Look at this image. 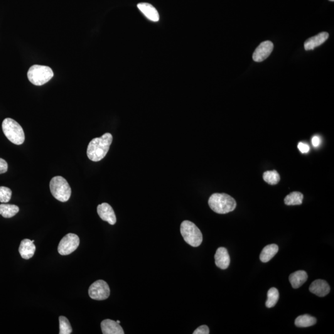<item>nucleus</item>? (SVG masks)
Returning <instances> with one entry per match:
<instances>
[{
  "label": "nucleus",
  "instance_id": "c756f323",
  "mask_svg": "<svg viewBox=\"0 0 334 334\" xmlns=\"http://www.w3.org/2000/svg\"><path fill=\"white\" fill-rule=\"evenodd\" d=\"M117 323H119V324L120 323V321H117Z\"/></svg>",
  "mask_w": 334,
  "mask_h": 334
},
{
  "label": "nucleus",
  "instance_id": "aec40b11",
  "mask_svg": "<svg viewBox=\"0 0 334 334\" xmlns=\"http://www.w3.org/2000/svg\"><path fill=\"white\" fill-rule=\"evenodd\" d=\"M316 319L314 317L308 315V314H304V315L297 317L294 324L299 328H308V327L314 326L316 324Z\"/></svg>",
  "mask_w": 334,
  "mask_h": 334
},
{
  "label": "nucleus",
  "instance_id": "2eb2a0df",
  "mask_svg": "<svg viewBox=\"0 0 334 334\" xmlns=\"http://www.w3.org/2000/svg\"><path fill=\"white\" fill-rule=\"evenodd\" d=\"M36 247L33 241L24 239L19 246V252L24 259H29L33 257L35 253Z\"/></svg>",
  "mask_w": 334,
  "mask_h": 334
},
{
  "label": "nucleus",
  "instance_id": "c85d7f7f",
  "mask_svg": "<svg viewBox=\"0 0 334 334\" xmlns=\"http://www.w3.org/2000/svg\"><path fill=\"white\" fill-rule=\"evenodd\" d=\"M312 144L314 147H318L321 144V139L318 136H314L311 139Z\"/></svg>",
  "mask_w": 334,
  "mask_h": 334
},
{
  "label": "nucleus",
  "instance_id": "4be33fe9",
  "mask_svg": "<svg viewBox=\"0 0 334 334\" xmlns=\"http://www.w3.org/2000/svg\"><path fill=\"white\" fill-rule=\"evenodd\" d=\"M279 298V292L278 290L274 288V287L269 289V291L267 292V300L266 303L267 308H271L276 306Z\"/></svg>",
  "mask_w": 334,
  "mask_h": 334
},
{
  "label": "nucleus",
  "instance_id": "ddd939ff",
  "mask_svg": "<svg viewBox=\"0 0 334 334\" xmlns=\"http://www.w3.org/2000/svg\"><path fill=\"white\" fill-rule=\"evenodd\" d=\"M329 34L323 32L315 36L312 37L304 42V46L306 50H313L314 48L320 46L328 40L329 38Z\"/></svg>",
  "mask_w": 334,
  "mask_h": 334
},
{
  "label": "nucleus",
  "instance_id": "cd10ccee",
  "mask_svg": "<svg viewBox=\"0 0 334 334\" xmlns=\"http://www.w3.org/2000/svg\"><path fill=\"white\" fill-rule=\"evenodd\" d=\"M298 148L301 153H308L309 151V146L308 144L303 143V142H299Z\"/></svg>",
  "mask_w": 334,
  "mask_h": 334
},
{
  "label": "nucleus",
  "instance_id": "a878e982",
  "mask_svg": "<svg viewBox=\"0 0 334 334\" xmlns=\"http://www.w3.org/2000/svg\"><path fill=\"white\" fill-rule=\"evenodd\" d=\"M209 334V329L206 325L199 327L197 329H196L194 332L193 334Z\"/></svg>",
  "mask_w": 334,
  "mask_h": 334
},
{
  "label": "nucleus",
  "instance_id": "f03ea898",
  "mask_svg": "<svg viewBox=\"0 0 334 334\" xmlns=\"http://www.w3.org/2000/svg\"><path fill=\"white\" fill-rule=\"evenodd\" d=\"M211 209L220 214L232 212L237 207V202L232 196L225 193H214L208 201Z\"/></svg>",
  "mask_w": 334,
  "mask_h": 334
},
{
  "label": "nucleus",
  "instance_id": "5701e85b",
  "mask_svg": "<svg viewBox=\"0 0 334 334\" xmlns=\"http://www.w3.org/2000/svg\"><path fill=\"white\" fill-rule=\"evenodd\" d=\"M263 179L269 185H277L281 180V176L276 170L267 171L263 174Z\"/></svg>",
  "mask_w": 334,
  "mask_h": 334
},
{
  "label": "nucleus",
  "instance_id": "b1692460",
  "mask_svg": "<svg viewBox=\"0 0 334 334\" xmlns=\"http://www.w3.org/2000/svg\"><path fill=\"white\" fill-rule=\"evenodd\" d=\"M60 322V334H70L72 333L73 329L70 322L65 316H60L59 318Z\"/></svg>",
  "mask_w": 334,
  "mask_h": 334
},
{
  "label": "nucleus",
  "instance_id": "1a4fd4ad",
  "mask_svg": "<svg viewBox=\"0 0 334 334\" xmlns=\"http://www.w3.org/2000/svg\"><path fill=\"white\" fill-rule=\"evenodd\" d=\"M274 49V44L271 41L262 42L255 50L252 59L255 62H262L271 55Z\"/></svg>",
  "mask_w": 334,
  "mask_h": 334
},
{
  "label": "nucleus",
  "instance_id": "7c9ffc66",
  "mask_svg": "<svg viewBox=\"0 0 334 334\" xmlns=\"http://www.w3.org/2000/svg\"><path fill=\"white\" fill-rule=\"evenodd\" d=\"M329 1H334V0H329Z\"/></svg>",
  "mask_w": 334,
  "mask_h": 334
},
{
  "label": "nucleus",
  "instance_id": "f8f14e48",
  "mask_svg": "<svg viewBox=\"0 0 334 334\" xmlns=\"http://www.w3.org/2000/svg\"><path fill=\"white\" fill-rule=\"evenodd\" d=\"M215 264L222 269H227L230 263V257L226 248H218L215 254Z\"/></svg>",
  "mask_w": 334,
  "mask_h": 334
},
{
  "label": "nucleus",
  "instance_id": "7ed1b4c3",
  "mask_svg": "<svg viewBox=\"0 0 334 334\" xmlns=\"http://www.w3.org/2000/svg\"><path fill=\"white\" fill-rule=\"evenodd\" d=\"M2 129L5 136L12 143L21 145L25 141V134L21 125L15 120L9 118L3 120Z\"/></svg>",
  "mask_w": 334,
  "mask_h": 334
},
{
  "label": "nucleus",
  "instance_id": "9b49d317",
  "mask_svg": "<svg viewBox=\"0 0 334 334\" xmlns=\"http://www.w3.org/2000/svg\"><path fill=\"white\" fill-rule=\"evenodd\" d=\"M330 286L328 282L324 280H316L311 284L309 287V291L312 293L316 294L319 297H324L330 292Z\"/></svg>",
  "mask_w": 334,
  "mask_h": 334
},
{
  "label": "nucleus",
  "instance_id": "f257e3e1",
  "mask_svg": "<svg viewBox=\"0 0 334 334\" xmlns=\"http://www.w3.org/2000/svg\"><path fill=\"white\" fill-rule=\"evenodd\" d=\"M112 141V135L109 132L104 134L102 137L93 139L88 145V158L93 162L101 161L109 152Z\"/></svg>",
  "mask_w": 334,
  "mask_h": 334
},
{
  "label": "nucleus",
  "instance_id": "a211bd4d",
  "mask_svg": "<svg viewBox=\"0 0 334 334\" xmlns=\"http://www.w3.org/2000/svg\"><path fill=\"white\" fill-rule=\"evenodd\" d=\"M279 251V247L276 244H272L266 246L262 250L260 254V260L262 262H267L273 258Z\"/></svg>",
  "mask_w": 334,
  "mask_h": 334
},
{
  "label": "nucleus",
  "instance_id": "6ab92c4d",
  "mask_svg": "<svg viewBox=\"0 0 334 334\" xmlns=\"http://www.w3.org/2000/svg\"><path fill=\"white\" fill-rule=\"evenodd\" d=\"M18 206L8 204H2L0 205V215L4 218H11L19 212Z\"/></svg>",
  "mask_w": 334,
  "mask_h": 334
},
{
  "label": "nucleus",
  "instance_id": "4468645a",
  "mask_svg": "<svg viewBox=\"0 0 334 334\" xmlns=\"http://www.w3.org/2000/svg\"><path fill=\"white\" fill-rule=\"evenodd\" d=\"M101 329L104 334H124V329L117 322L105 319L101 323Z\"/></svg>",
  "mask_w": 334,
  "mask_h": 334
},
{
  "label": "nucleus",
  "instance_id": "39448f33",
  "mask_svg": "<svg viewBox=\"0 0 334 334\" xmlns=\"http://www.w3.org/2000/svg\"><path fill=\"white\" fill-rule=\"evenodd\" d=\"M51 195L60 202L65 203L70 200L71 189L68 181L62 176H55L50 183Z\"/></svg>",
  "mask_w": 334,
  "mask_h": 334
},
{
  "label": "nucleus",
  "instance_id": "393cba45",
  "mask_svg": "<svg viewBox=\"0 0 334 334\" xmlns=\"http://www.w3.org/2000/svg\"><path fill=\"white\" fill-rule=\"evenodd\" d=\"M12 196V191L5 186H0V202L2 203H8L10 201Z\"/></svg>",
  "mask_w": 334,
  "mask_h": 334
},
{
  "label": "nucleus",
  "instance_id": "bb28decb",
  "mask_svg": "<svg viewBox=\"0 0 334 334\" xmlns=\"http://www.w3.org/2000/svg\"><path fill=\"white\" fill-rule=\"evenodd\" d=\"M8 169V163L5 160L0 158V174L6 173Z\"/></svg>",
  "mask_w": 334,
  "mask_h": 334
},
{
  "label": "nucleus",
  "instance_id": "9d476101",
  "mask_svg": "<svg viewBox=\"0 0 334 334\" xmlns=\"http://www.w3.org/2000/svg\"><path fill=\"white\" fill-rule=\"evenodd\" d=\"M97 213L101 219L107 222L110 225H115L117 217L114 209L108 203H102L97 206Z\"/></svg>",
  "mask_w": 334,
  "mask_h": 334
},
{
  "label": "nucleus",
  "instance_id": "0eeeda50",
  "mask_svg": "<svg viewBox=\"0 0 334 334\" xmlns=\"http://www.w3.org/2000/svg\"><path fill=\"white\" fill-rule=\"evenodd\" d=\"M80 243V238L77 235L68 233L59 243L58 251L62 256L70 254L77 250Z\"/></svg>",
  "mask_w": 334,
  "mask_h": 334
},
{
  "label": "nucleus",
  "instance_id": "20e7f679",
  "mask_svg": "<svg viewBox=\"0 0 334 334\" xmlns=\"http://www.w3.org/2000/svg\"><path fill=\"white\" fill-rule=\"evenodd\" d=\"M181 234L188 245L198 247L203 242V234L195 223L189 220L183 221L180 227Z\"/></svg>",
  "mask_w": 334,
  "mask_h": 334
},
{
  "label": "nucleus",
  "instance_id": "412c9836",
  "mask_svg": "<svg viewBox=\"0 0 334 334\" xmlns=\"http://www.w3.org/2000/svg\"><path fill=\"white\" fill-rule=\"evenodd\" d=\"M303 194L298 191H294L286 196L284 202L287 206L301 205L303 203Z\"/></svg>",
  "mask_w": 334,
  "mask_h": 334
},
{
  "label": "nucleus",
  "instance_id": "f3484780",
  "mask_svg": "<svg viewBox=\"0 0 334 334\" xmlns=\"http://www.w3.org/2000/svg\"><path fill=\"white\" fill-rule=\"evenodd\" d=\"M308 279V274L304 271H298L292 273L289 276V281L293 289H298Z\"/></svg>",
  "mask_w": 334,
  "mask_h": 334
},
{
  "label": "nucleus",
  "instance_id": "423d86ee",
  "mask_svg": "<svg viewBox=\"0 0 334 334\" xmlns=\"http://www.w3.org/2000/svg\"><path fill=\"white\" fill-rule=\"evenodd\" d=\"M53 75L52 70L48 66L38 65L32 66L28 73L29 81L38 86L48 83Z\"/></svg>",
  "mask_w": 334,
  "mask_h": 334
},
{
  "label": "nucleus",
  "instance_id": "dca6fc26",
  "mask_svg": "<svg viewBox=\"0 0 334 334\" xmlns=\"http://www.w3.org/2000/svg\"><path fill=\"white\" fill-rule=\"evenodd\" d=\"M137 8L141 11V13L150 21L157 22L159 20V14L157 9L147 3H141L137 4Z\"/></svg>",
  "mask_w": 334,
  "mask_h": 334
},
{
  "label": "nucleus",
  "instance_id": "6e6552de",
  "mask_svg": "<svg viewBox=\"0 0 334 334\" xmlns=\"http://www.w3.org/2000/svg\"><path fill=\"white\" fill-rule=\"evenodd\" d=\"M110 294L109 285L102 280L94 282L89 289V296L95 300H105L109 298Z\"/></svg>",
  "mask_w": 334,
  "mask_h": 334
}]
</instances>
